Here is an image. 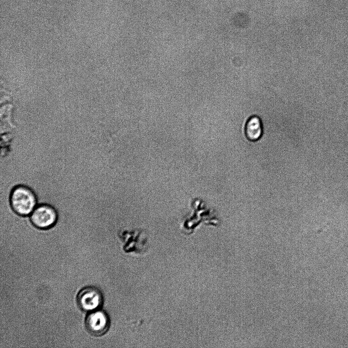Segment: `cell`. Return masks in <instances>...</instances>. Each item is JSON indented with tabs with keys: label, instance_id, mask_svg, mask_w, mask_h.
Returning <instances> with one entry per match:
<instances>
[{
	"label": "cell",
	"instance_id": "277c9868",
	"mask_svg": "<svg viewBox=\"0 0 348 348\" xmlns=\"http://www.w3.org/2000/svg\"><path fill=\"white\" fill-rule=\"evenodd\" d=\"M85 326L91 334L99 336L105 333L109 329L110 319L104 311L94 310L87 316Z\"/></svg>",
	"mask_w": 348,
	"mask_h": 348
},
{
	"label": "cell",
	"instance_id": "7a4b0ae2",
	"mask_svg": "<svg viewBox=\"0 0 348 348\" xmlns=\"http://www.w3.org/2000/svg\"><path fill=\"white\" fill-rule=\"evenodd\" d=\"M30 220L36 228L48 229L57 223L58 213L53 206L47 204H40L30 215Z\"/></svg>",
	"mask_w": 348,
	"mask_h": 348
},
{
	"label": "cell",
	"instance_id": "5b68a950",
	"mask_svg": "<svg viewBox=\"0 0 348 348\" xmlns=\"http://www.w3.org/2000/svg\"><path fill=\"white\" fill-rule=\"evenodd\" d=\"M263 132V125L260 118L257 116L250 117L245 127L246 138L251 142H256L262 137Z\"/></svg>",
	"mask_w": 348,
	"mask_h": 348
},
{
	"label": "cell",
	"instance_id": "6da1fadb",
	"mask_svg": "<svg viewBox=\"0 0 348 348\" xmlns=\"http://www.w3.org/2000/svg\"><path fill=\"white\" fill-rule=\"evenodd\" d=\"M37 201L34 192L24 185L14 187L10 196V203L12 210L20 216L31 215L37 206Z\"/></svg>",
	"mask_w": 348,
	"mask_h": 348
},
{
	"label": "cell",
	"instance_id": "3957f363",
	"mask_svg": "<svg viewBox=\"0 0 348 348\" xmlns=\"http://www.w3.org/2000/svg\"><path fill=\"white\" fill-rule=\"evenodd\" d=\"M102 295L99 289L94 286L82 288L77 296L78 307L83 311H93L102 303Z\"/></svg>",
	"mask_w": 348,
	"mask_h": 348
}]
</instances>
